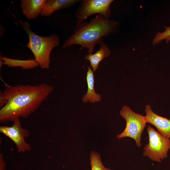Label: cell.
<instances>
[{"label": "cell", "mask_w": 170, "mask_h": 170, "mask_svg": "<svg viewBox=\"0 0 170 170\" xmlns=\"http://www.w3.org/2000/svg\"><path fill=\"white\" fill-rule=\"evenodd\" d=\"M0 170H6V163L2 153L0 154Z\"/></svg>", "instance_id": "16"}, {"label": "cell", "mask_w": 170, "mask_h": 170, "mask_svg": "<svg viewBox=\"0 0 170 170\" xmlns=\"http://www.w3.org/2000/svg\"><path fill=\"white\" fill-rule=\"evenodd\" d=\"M47 0H21L20 6L23 14L28 20L36 18L40 14Z\"/></svg>", "instance_id": "9"}, {"label": "cell", "mask_w": 170, "mask_h": 170, "mask_svg": "<svg viewBox=\"0 0 170 170\" xmlns=\"http://www.w3.org/2000/svg\"><path fill=\"white\" fill-rule=\"evenodd\" d=\"M99 49L94 54H89L85 57V59L90 62V67L93 71H96L99 67L100 62L104 59L108 57L110 54V50L105 42L102 41Z\"/></svg>", "instance_id": "11"}, {"label": "cell", "mask_w": 170, "mask_h": 170, "mask_svg": "<svg viewBox=\"0 0 170 170\" xmlns=\"http://www.w3.org/2000/svg\"><path fill=\"white\" fill-rule=\"evenodd\" d=\"M13 122L14 123L12 126H1L0 132L14 142L19 152L31 151V145L25 140V139L29 136V131L22 127L20 118L15 119Z\"/></svg>", "instance_id": "7"}, {"label": "cell", "mask_w": 170, "mask_h": 170, "mask_svg": "<svg viewBox=\"0 0 170 170\" xmlns=\"http://www.w3.org/2000/svg\"><path fill=\"white\" fill-rule=\"evenodd\" d=\"M118 26V22L98 14L89 22L85 20L77 25L73 33L64 42L62 47L65 48L79 44L81 46L79 51L86 48L88 53L92 54L96 45L100 44L103 37L116 32Z\"/></svg>", "instance_id": "2"}, {"label": "cell", "mask_w": 170, "mask_h": 170, "mask_svg": "<svg viewBox=\"0 0 170 170\" xmlns=\"http://www.w3.org/2000/svg\"><path fill=\"white\" fill-rule=\"evenodd\" d=\"M149 142L144 147L143 155L152 161L161 162L167 157L170 149V139L163 136L151 126L147 128Z\"/></svg>", "instance_id": "5"}, {"label": "cell", "mask_w": 170, "mask_h": 170, "mask_svg": "<svg viewBox=\"0 0 170 170\" xmlns=\"http://www.w3.org/2000/svg\"><path fill=\"white\" fill-rule=\"evenodd\" d=\"M19 23L27 33L29 41L26 45L33 53L35 61L42 69L50 68V54L53 49L58 46L60 39L56 34L43 37L34 32L28 22L20 20Z\"/></svg>", "instance_id": "3"}, {"label": "cell", "mask_w": 170, "mask_h": 170, "mask_svg": "<svg viewBox=\"0 0 170 170\" xmlns=\"http://www.w3.org/2000/svg\"><path fill=\"white\" fill-rule=\"evenodd\" d=\"M145 107L146 115L144 117L146 123L153 125L163 136L170 139V120L154 113L150 105H146Z\"/></svg>", "instance_id": "8"}, {"label": "cell", "mask_w": 170, "mask_h": 170, "mask_svg": "<svg viewBox=\"0 0 170 170\" xmlns=\"http://www.w3.org/2000/svg\"><path fill=\"white\" fill-rule=\"evenodd\" d=\"M88 71L87 73L86 80L88 84V90L86 94L82 99L83 102L89 101L95 103L99 101L101 99L100 94L97 93L94 89V71L90 67H88Z\"/></svg>", "instance_id": "12"}, {"label": "cell", "mask_w": 170, "mask_h": 170, "mask_svg": "<svg viewBox=\"0 0 170 170\" xmlns=\"http://www.w3.org/2000/svg\"><path fill=\"white\" fill-rule=\"evenodd\" d=\"M113 0H82L76 12L77 25L84 21L88 17L95 14H102L109 19L111 9L110 5Z\"/></svg>", "instance_id": "6"}, {"label": "cell", "mask_w": 170, "mask_h": 170, "mask_svg": "<svg viewBox=\"0 0 170 170\" xmlns=\"http://www.w3.org/2000/svg\"><path fill=\"white\" fill-rule=\"evenodd\" d=\"M91 170H111L105 167L102 164L100 155L98 152L92 151L90 154Z\"/></svg>", "instance_id": "14"}, {"label": "cell", "mask_w": 170, "mask_h": 170, "mask_svg": "<svg viewBox=\"0 0 170 170\" xmlns=\"http://www.w3.org/2000/svg\"><path fill=\"white\" fill-rule=\"evenodd\" d=\"M81 1L79 0H47L40 14L42 16L49 17L56 11L69 8Z\"/></svg>", "instance_id": "10"}, {"label": "cell", "mask_w": 170, "mask_h": 170, "mask_svg": "<svg viewBox=\"0 0 170 170\" xmlns=\"http://www.w3.org/2000/svg\"><path fill=\"white\" fill-rule=\"evenodd\" d=\"M121 116L126 121L124 131L117 136L118 139L128 137L133 139L136 146H141L142 134L147 123L144 116L133 111L129 107L124 105L120 112Z\"/></svg>", "instance_id": "4"}, {"label": "cell", "mask_w": 170, "mask_h": 170, "mask_svg": "<svg viewBox=\"0 0 170 170\" xmlns=\"http://www.w3.org/2000/svg\"><path fill=\"white\" fill-rule=\"evenodd\" d=\"M165 30L163 32H157L153 39V45L159 43L163 40H165L167 43L170 41V26H165Z\"/></svg>", "instance_id": "15"}, {"label": "cell", "mask_w": 170, "mask_h": 170, "mask_svg": "<svg viewBox=\"0 0 170 170\" xmlns=\"http://www.w3.org/2000/svg\"><path fill=\"white\" fill-rule=\"evenodd\" d=\"M3 65H6L9 67H20L25 70L34 68L39 65L38 64L34 59L20 60L11 59L1 55L0 69Z\"/></svg>", "instance_id": "13"}, {"label": "cell", "mask_w": 170, "mask_h": 170, "mask_svg": "<svg viewBox=\"0 0 170 170\" xmlns=\"http://www.w3.org/2000/svg\"><path fill=\"white\" fill-rule=\"evenodd\" d=\"M0 92V122L7 123L27 118L52 93L54 88L44 83L35 85H8Z\"/></svg>", "instance_id": "1"}]
</instances>
